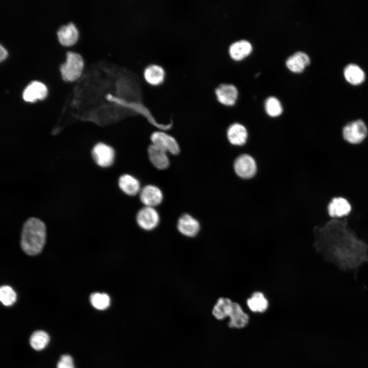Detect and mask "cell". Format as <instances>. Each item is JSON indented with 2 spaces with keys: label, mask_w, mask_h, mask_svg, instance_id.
Wrapping results in <instances>:
<instances>
[{
  "label": "cell",
  "mask_w": 368,
  "mask_h": 368,
  "mask_svg": "<svg viewBox=\"0 0 368 368\" xmlns=\"http://www.w3.org/2000/svg\"><path fill=\"white\" fill-rule=\"evenodd\" d=\"M45 241V226L36 218L29 219L24 224L21 239L24 251L29 255H36L42 250Z\"/></svg>",
  "instance_id": "6da1fadb"
},
{
  "label": "cell",
  "mask_w": 368,
  "mask_h": 368,
  "mask_svg": "<svg viewBox=\"0 0 368 368\" xmlns=\"http://www.w3.org/2000/svg\"><path fill=\"white\" fill-rule=\"evenodd\" d=\"M213 315L219 320L229 317L228 326L230 328L241 329L248 323L249 317L237 302L227 297H220L214 306Z\"/></svg>",
  "instance_id": "7a4b0ae2"
},
{
  "label": "cell",
  "mask_w": 368,
  "mask_h": 368,
  "mask_svg": "<svg viewBox=\"0 0 368 368\" xmlns=\"http://www.w3.org/2000/svg\"><path fill=\"white\" fill-rule=\"evenodd\" d=\"M83 66L82 57L71 51L66 53V60L60 65L62 77L65 81H74L81 75Z\"/></svg>",
  "instance_id": "3957f363"
},
{
  "label": "cell",
  "mask_w": 368,
  "mask_h": 368,
  "mask_svg": "<svg viewBox=\"0 0 368 368\" xmlns=\"http://www.w3.org/2000/svg\"><path fill=\"white\" fill-rule=\"evenodd\" d=\"M367 126L361 120L351 122L346 125L342 130L343 139L351 144H359L366 137Z\"/></svg>",
  "instance_id": "277c9868"
},
{
  "label": "cell",
  "mask_w": 368,
  "mask_h": 368,
  "mask_svg": "<svg viewBox=\"0 0 368 368\" xmlns=\"http://www.w3.org/2000/svg\"><path fill=\"white\" fill-rule=\"evenodd\" d=\"M150 140L151 144L168 154L175 155L180 152V147L176 140L163 131L153 132L150 136Z\"/></svg>",
  "instance_id": "5b68a950"
},
{
  "label": "cell",
  "mask_w": 368,
  "mask_h": 368,
  "mask_svg": "<svg viewBox=\"0 0 368 368\" xmlns=\"http://www.w3.org/2000/svg\"><path fill=\"white\" fill-rule=\"evenodd\" d=\"M136 220L139 226L142 229L151 231L158 225L160 217L155 208L144 206L138 211Z\"/></svg>",
  "instance_id": "8992f818"
},
{
  "label": "cell",
  "mask_w": 368,
  "mask_h": 368,
  "mask_svg": "<svg viewBox=\"0 0 368 368\" xmlns=\"http://www.w3.org/2000/svg\"><path fill=\"white\" fill-rule=\"evenodd\" d=\"M139 195L141 202L145 206L155 208L162 202L164 198L161 189L151 184L142 187Z\"/></svg>",
  "instance_id": "52a82bcc"
},
{
  "label": "cell",
  "mask_w": 368,
  "mask_h": 368,
  "mask_svg": "<svg viewBox=\"0 0 368 368\" xmlns=\"http://www.w3.org/2000/svg\"><path fill=\"white\" fill-rule=\"evenodd\" d=\"M327 212L331 218H342L348 216L352 211L351 202L342 197L333 198L328 202Z\"/></svg>",
  "instance_id": "ba28073f"
},
{
  "label": "cell",
  "mask_w": 368,
  "mask_h": 368,
  "mask_svg": "<svg viewBox=\"0 0 368 368\" xmlns=\"http://www.w3.org/2000/svg\"><path fill=\"white\" fill-rule=\"evenodd\" d=\"M92 155L98 165L101 167H108L114 162L115 152L111 146L99 143L93 148Z\"/></svg>",
  "instance_id": "9c48e42d"
},
{
  "label": "cell",
  "mask_w": 368,
  "mask_h": 368,
  "mask_svg": "<svg viewBox=\"0 0 368 368\" xmlns=\"http://www.w3.org/2000/svg\"><path fill=\"white\" fill-rule=\"evenodd\" d=\"M236 174L243 178H250L256 173L257 166L254 159L247 154L238 156L234 162Z\"/></svg>",
  "instance_id": "30bf717a"
},
{
  "label": "cell",
  "mask_w": 368,
  "mask_h": 368,
  "mask_svg": "<svg viewBox=\"0 0 368 368\" xmlns=\"http://www.w3.org/2000/svg\"><path fill=\"white\" fill-rule=\"evenodd\" d=\"M147 153L149 161L155 168L163 170L169 167L170 163L168 153L151 144Z\"/></svg>",
  "instance_id": "8fae6325"
},
{
  "label": "cell",
  "mask_w": 368,
  "mask_h": 368,
  "mask_svg": "<svg viewBox=\"0 0 368 368\" xmlns=\"http://www.w3.org/2000/svg\"><path fill=\"white\" fill-rule=\"evenodd\" d=\"M198 220L188 214L181 215L177 222V228L183 235L192 237L195 236L200 230Z\"/></svg>",
  "instance_id": "7c38bea8"
},
{
  "label": "cell",
  "mask_w": 368,
  "mask_h": 368,
  "mask_svg": "<svg viewBox=\"0 0 368 368\" xmlns=\"http://www.w3.org/2000/svg\"><path fill=\"white\" fill-rule=\"evenodd\" d=\"M118 186L124 193L130 196L139 194L142 189L140 180L128 173L124 174L119 177Z\"/></svg>",
  "instance_id": "4fadbf2b"
},
{
  "label": "cell",
  "mask_w": 368,
  "mask_h": 368,
  "mask_svg": "<svg viewBox=\"0 0 368 368\" xmlns=\"http://www.w3.org/2000/svg\"><path fill=\"white\" fill-rule=\"evenodd\" d=\"M47 94V88L42 83L34 81L29 84L22 93V98L27 102H33L37 99H44Z\"/></svg>",
  "instance_id": "5bb4252c"
},
{
  "label": "cell",
  "mask_w": 368,
  "mask_h": 368,
  "mask_svg": "<svg viewBox=\"0 0 368 368\" xmlns=\"http://www.w3.org/2000/svg\"><path fill=\"white\" fill-rule=\"evenodd\" d=\"M218 100L225 105H234L237 98L238 90L232 84H222L215 90Z\"/></svg>",
  "instance_id": "9a60e30c"
},
{
  "label": "cell",
  "mask_w": 368,
  "mask_h": 368,
  "mask_svg": "<svg viewBox=\"0 0 368 368\" xmlns=\"http://www.w3.org/2000/svg\"><path fill=\"white\" fill-rule=\"evenodd\" d=\"M310 63L308 55L303 52H297L289 57L286 61L288 68L294 73H301Z\"/></svg>",
  "instance_id": "2e32d148"
},
{
  "label": "cell",
  "mask_w": 368,
  "mask_h": 368,
  "mask_svg": "<svg viewBox=\"0 0 368 368\" xmlns=\"http://www.w3.org/2000/svg\"><path fill=\"white\" fill-rule=\"evenodd\" d=\"M343 75L346 81L354 85L361 84L365 78L364 71L359 65L354 63L346 65L343 70Z\"/></svg>",
  "instance_id": "e0dca14e"
},
{
  "label": "cell",
  "mask_w": 368,
  "mask_h": 368,
  "mask_svg": "<svg viewBox=\"0 0 368 368\" xmlns=\"http://www.w3.org/2000/svg\"><path fill=\"white\" fill-rule=\"evenodd\" d=\"M59 42L64 45L69 46L77 40L78 33L77 28L72 23L61 27L57 31Z\"/></svg>",
  "instance_id": "ac0fdd59"
},
{
  "label": "cell",
  "mask_w": 368,
  "mask_h": 368,
  "mask_svg": "<svg viewBox=\"0 0 368 368\" xmlns=\"http://www.w3.org/2000/svg\"><path fill=\"white\" fill-rule=\"evenodd\" d=\"M227 136L231 144L241 146L245 143L247 132L244 126L239 123H235L229 127Z\"/></svg>",
  "instance_id": "d6986e66"
},
{
  "label": "cell",
  "mask_w": 368,
  "mask_h": 368,
  "mask_svg": "<svg viewBox=\"0 0 368 368\" xmlns=\"http://www.w3.org/2000/svg\"><path fill=\"white\" fill-rule=\"evenodd\" d=\"M252 51V46L247 40H241L232 43L229 47V53L234 60L239 61L248 55Z\"/></svg>",
  "instance_id": "ffe728a7"
},
{
  "label": "cell",
  "mask_w": 368,
  "mask_h": 368,
  "mask_svg": "<svg viewBox=\"0 0 368 368\" xmlns=\"http://www.w3.org/2000/svg\"><path fill=\"white\" fill-rule=\"evenodd\" d=\"M165 76V73L163 68L156 64L148 66L144 71V79L152 85L161 84L164 81Z\"/></svg>",
  "instance_id": "44dd1931"
},
{
  "label": "cell",
  "mask_w": 368,
  "mask_h": 368,
  "mask_svg": "<svg viewBox=\"0 0 368 368\" xmlns=\"http://www.w3.org/2000/svg\"><path fill=\"white\" fill-rule=\"evenodd\" d=\"M246 303L249 309L254 312H264L268 307V300L260 291L254 292L251 296L247 300Z\"/></svg>",
  "instance_id": "7402d4cb"
},
{
  "label": "cell",
  "mask_w": 368,
  "mask_h": 368,
  "mask_svg": "<svg viewBox=\"0 0 368 368\" xmlns=\"http://www.w3.org/2000/svg\"><path fill=\"white\" fill-rule=\"evenodd\" d=\"M49 335L43 331H36L30 337V343L32 348L37 351L44 349L49 341Z\"/></svg>",
  "instance_id": "603a6c76"
},
{
  "label": "cell",
  "mask_w": 368,
  "mask_h": 368,
  "mask_svg": "<svg viewBox=\"0 0 368 368\" xmlns=\"http://www.w3.org/2000/svg\"><path fill=\"white\" fill-rule=\"evenodd\" d=\"M93 306L98 310H104L107 308L110 303L109 296L106 293H94L90 297Z\"/></svg>",
  "instance_id": "cb8c5ba5"
},
{
  "label": "cell",
  "mask_w": 368,
  "mask_h": 368,
  "mask_svg": "<svg viewBox=\"0 0 368 368\" xmlns=\"http://www.w3.org/2000/svg\"><path fill=\"white\" fill-rule=\"evenodd\" d=\"M265 106L267 114L272 117L280 115L283 111L280 102L274 97H270L266 99Z\"/></svg>",
  "instance_id": "d4e9b609"
},
{
  "label": "cell",
  "mask_w": 368,
  "mask_h": 368,
  "mask_svg": "<svg viewBox=\"0 0 368 368\" xmlns=\"http://www.w3.org/2000/svg\"><path fill=\"white\" fill-rule=\"evenodd\" d=\"M0 300L5 306H11L16 301V294L11 287L3 286L0 289Z\"/></svg>",
  "instance_id": "484cf974"
},
{
  "label": "cell",
  "mask_w": 368,
  "mask_h": 368,
  "mask_svg": "<svg viewBox=\"0 0 368 368\" xmlns=\"http://www.w3.org/2000/svg\"><path fill=\"white\" fill-rule=\"evenodd\" d=\"M57 368H74L71 356L68 355H62L58 362Z\"/></svg>",
  "instance_id": "4316f807"
},
{
  "label": "cell",
  "mask_w": 368,
  "mask_h": 368,
  "mask_svg": "<svg viewBox=\"0 0 368 368\" xmlns=\"http://www.w3.org/2000/svg\"><path fill=\"white\" fill-rule=\"evenodd\" d=\"M8 53L6 50L2 46L0 45V61H2L4 60L7 56Z\"/></svg>",
  "instance_id": "83f0119b"
}]
</instances>
